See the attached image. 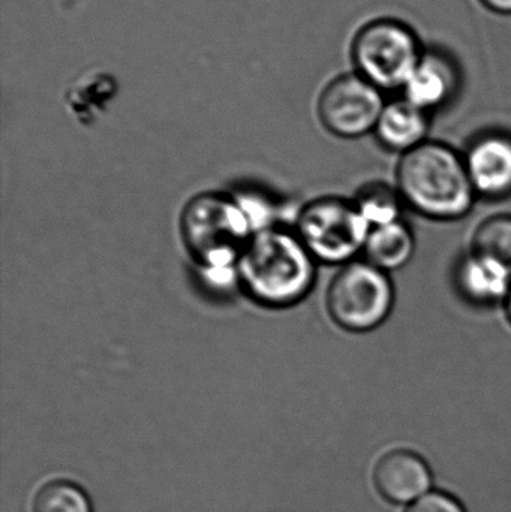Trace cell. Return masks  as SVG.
Listing matches in <instances>:
<instances>
[{
	"mask_svg": "<svg viewBox=\"0 0 511 512\" xmlns=\"http://www.w3.org/2000/svg\"><path fill=\"white\" fill-rule=\"evenodd\" d=\"M236 274L252 301L269 309H287L314 288L317 261L296 233L266 227L252 234Z\"/></svg>",
	"mask_w": 511,
	"mask_h": 512,
	"instance_id": "cell-1",
	"label": "cell"
},
{
	"mask_svg": "<svg viewBox=\"0 0 511 512\" xmlns=\"http://www.w3.org/2000/svg\"><path fill=\"white\" fill-rule=\"evenodd\" d=\"M396 180L405 206L434 221L464 218L477 197L464 156L438 141L402 155Z\"/></svg>",
	"mask_w": 511,
	"mask_h": 512,
	"instance_id": "cell-2",
	"label": "cell"
},
{
	"mask_svg": "<svg viewBox=\"0 0 511 512\" xmlns=\"http://www.w3.org/2000/svg\"><path fill=\"white\" fill-rule=\"evenodd\" d=\"M255 231L251 212L227 192H200L189 198L180 210L183 248L207 273L236 270Z\"/></svg>",
	"mask_w": 511,
	"mask_h": 512,
	"instance_id": "cell-3",
	"label": "cell"
},
{
	"mask_svg": "<svg viewBox=\"0 0 511 512\" xmlns=\"http://www.w3.org/2000/svg\"><path fill=\"white\" fill-rule=\"evenodd\" d=\"M395 306V286L389 273L366 259L342 265L326 294L332 321L348 333H369L384 324Z\"/></svg>",
	"mask_w": 511,
	"mask_h": 512,
	"instance_id": "cell-4",
	"label": "cell"
},
{
	"mask_svg": "<svg viewBox=\"0 0 511 512\" xmlns=\"http://www.w3.org/2000/svg\"><path fill=\"white\" fill-rule=\"evenodd\" d=\"M425 48L417 33L396 18H377L360 27L351 44L359 75L383 92L404 87Z\"/></svg>",
	"mask_w": 511,
	"mask_h": 512,
	"instance_id": "cell-5",
	"label": "cell"
},
{
	"mask_svg": "<svg viewBox=\"0 0 511 512\" xmlns=\"http://www.w3.org/2000/svg\"><path fill=\"white\" fill-rule=\"evenodd\" d=\"M294 233L315 261L345 265L363 254L371 227L354 201L320 197L299 210Z\"/></svg>",
	"mask_w": 511,
	"mask_h": 512,
	"instance_id": "cell-6",
	"label": "cell"
},
{
	"mask_svg": "<svg viewBox=\"0 0 511 512\" xmlns=\"http://www.w3.org/2000/svg\"><path fill=\"white\" fill-rule=\"evenodd\" d=\"M383 93L357 72L339 75L318 98V119L327 132L345 140L371 134L387 104Z\"/></svg>",
	"mask_w": 511,
	"mask_h": 512,
	"instance_id": "cell-7",
	"label": "cell"
},
{
	"mask_svg": "<svg viewBox=\"0 0 511 512\" xmlns=\"http://www.w3.org/2000/svg\"><path fill=\"white\" fill-rule=\"evenodd\" d=\"M464 161L477 197L486 200L511 197V134L483 132L471 141Z\"/></svg>",
	"mask_w": 511,
	"mask_h": 512,
	"instance_id": "cell-8",
	"label": "cell"
},
{
	"mask_svg": "<svg viewBox=\"0 0 511 512\" xmlns=\"http://www.w3.org/2000/svg\"><path fill=\"white\" fill-rule=\"evenodd\" d=\"M372 478L386 501L405 507L434 490V475L428 462L407 448H396L383 454L375 463Z\"/></svg>",
	"mask_w": 511,
	"mask_h": 512,
	"instance_id": "cell-9",
	"label": "cell"
},
{
	"mask_svg": "<svg viewBox=\"0 0 511 512\" xmlns=\"http://www.w3.org/2000/svg\"><path fill=\"white\" fill-rule=\"evenodd\" d=\"M458 63L441 50H425L405 81L404 98L431 114L455 99L461 87Z\"/></svg>",
	"mask_w": 511,
	"mask_h": 512,
	"instance_id": "cell-10",
	"label": "cell"
},
{
	"mask_svg": "<svg viewBox=\"0 0 511 512\" xmlns=\"http://www.w3.org/2000/svg\"><path fill=\"white\" fill-rule=\"evenodd\" d=\"M455 280L462 297L476 306L504 304L511 291L510 271L482 252L471 251L459 261Z\"/></svg>",
	"mask_w": 511,
	"mask_h": 512,
	"instance_id": "cell-11",
	"label": "cell"
},
{
	"mask_svg": "<svg viewBox=\"0 0 511 512\" xmlns=\"http://www.w3.org/2000/svg\"><path fill=\"white\" fill-rule=\"evenodd\" d=\"M429 122V113L405 98L396 99L387 102L374 134L381 146L405 155L428 141Z\"/></svg>",
	"mask_w": 511,
	"mask_h": 512,
	"instance_id": "cell-12",
	"label": "cell"
},
{
	"mask_svg": "<svg viewBox=\"0 0 511 512\" xmlns=\"http://www.w3.org/2000/svg\"><path fill=\"white\" fill-rule=\"evenodd\" d=\"M416 252V239L410 225L404 221L384 227L372 228L366 240L365 259L380 270L390 271L404 268Z\"/></svg>",
	"mask_w": 511,
	"mask_h": 512,
	"instance_id": "cell-13",
	"label": "cell"
},
{
	"mask_svg": "<svg viewBox=\"0 0 511 512\" xmlns=\"http://www.w3.org/2000/svg\"><path fill=\"white\" fill-rule=\"evenodd\" d=\"M354 204L371 230L402 221V209L405 206L398 189L383 183L365 186L357 195Z\"/></svg>",
	"mask_w": 511,
	"mask_h": 512,
	"instance_id": "cell-14",
	"label": "cell"
},
{
	"mask_svg": "<svg viewBox=\"0 0 511 512\" xmlns=\"http://www.w3.org/2000/svg\"><path fill=\"white\" fill-rule=\"evenodd\" d=\"M497 259L511 273V215H495L474 231L473 249Z\"/></svg>",
	"mask_w": 511,
	"mask_h": 512,
	"instance_id": "cell-15",
	"label": "cell"
},
{
	"mask_svg": "<svg viewBox=\"0 0 511 512\" xmlns=\"http://www.w3.org/2000/svg\"><path fill=\"white\" fill-rule=\"evenodd\" d=\"M33 512H92V507L80 487L68 481H53L36 493Z\"/></svg>",
	"mask_w": 511,
	"mask_h": 512,
	"instance_id": "cell-16",
	"label": "cell"
},
{
	"mask_svg": "<svg viewBox=\"0 0 511 512\" xmlns=\"http://www.w3.org/2000/svg\"><path fill=\"white\" fill-rule=\"evenodd\" d=\"M405 512H467L464 505L449 493L432 490L419 501L408 505Z\"/></svg>",
	"mask_w": 511,
	"mask_h": 512,
	"instance_id": "cell-17",
	"label": "cell"
},
{
	"mask_svg": "<svg viewBox=\"0 0 511 512\" xmlns=\"http://www.w3.org/2000/svg\"><path fill=\"white\" fill-rule=\"evenodd\" d=\"M489 11L501 15H511V0H480Z\"/></svg>",
	"mask_w": 511,
	"mask_h": 512,
	"instance_id": "cell-18",
	"label": "cell"
},
{
	"mask_svg": "<svg viewBox=\"0 0 511 512\" xmlns=\"http://www.w3.org/2000/svg\"><path fill=\"white\" fill-rule=\"evenodd\" d=\"M504 307H506L507 318H509V321L511 322V291L507 300L504 301Z\"/></svg>",
	"mask_w": 511,
	"mask_h": 512,
	"instance_id": "cell-19",
	"label": "cell"
}]
</instances>
